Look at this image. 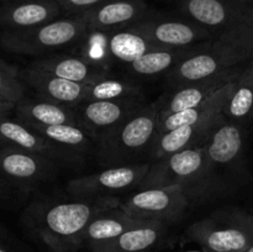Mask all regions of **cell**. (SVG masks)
I'll use <instances>...</instances> for the list:
<instances>
[{
	"label": "cell",
	"instance_id": "obj_38",
	"mask_svg": "<svg viewBox=\"0 0 253 252\" xmlns=\"http://www.w3.org/2000/svg\"><path fill=\"white\" fill-rule=\"evenodd\" d=\"M204 252H212V251H209V250H204Z\"/></svg>",
	"mask_w": 253,
	"mask_h": 252
},
{
	"label": "cell",
	"instance_id": "obj_34",
	"mask_svg": "<svg viewBox=\"0 0 253 252\" xmlns=\"http://www.w3.org/2000/svg\"><path fill=\"white\" fill-rule=\"evenodd\" d=\"M5 236V229L2 227V225L0 224V237H4Z\"/></svg>",
	"mask_w": 253,
	"mask_h": 252
},
{
	"label": "cell",
	"instance_id": "obj_4",
	"mask_svg": "<svg viewBox=\"0 0 253 252\" xmlns=\"http://www.w3.org/2000/svg\"><path fill=\"white\" fill-rule=\"evenodd\" d=\"M160 99L147 103L104 136L96 145V162L101 167L131 165L133 160L147 153L157 135Z\"/></svg>",
	"mask_w": 253,
	"mask_h": 252
},
{
	"label": "cell",
	"instance_id": "obj_18",
	"mask_svg": "<svg viewBox=\"0 0 253 252\" xmlns=\"http://www.w3.org/2000/svg\"><path fill=\"white\" fill-rule=\"evenodd\" d=\"M24 82L36 91L37 96L61 105L73 106L85 101L88 84L68 81L27 66Z\"/></svg>",
	"mask_w": 253,
	"mask_h": 252
},
{
	"label": "cell",
	"instance_id": "obj_16",
	"mask_svg": "<svg viewBox=\"0 0 253 252\" xmlns=\"http://www.w3.org/2000/svg\"><path fill=\"white\" fill-rule=\"evenodd\" d=\"M61 11L56 0H11L0 6V26L5 31L34 29L58 19Z\"/></svg>",
	"mask_w": 253,
	"mask_h": 252
},
{
	"label": "cell",
	"instance_id": "obj_5",
	"mask_svg": "<svg viewBox=\"0 0 253 252\" xmlns=\"http://www.w3.org/2000/svg\"><path fill=\"white\" fill-rule=\"evenodd\" d=\"M83 15L58 17L51 22L27 30L4 31L0 44L7 52L26 56H41L77 46L88 34Z\"/></svg>",
	"mask_w": 253,
	"mask_h": 252
},
{
	"label": "cell",
	"instance_id": "obj_28",
	"mask_svg": "<svg viewBox=\"0 0 253 252\" xmlns=\"http://www.w3.org/2000/svg\"><path fill=\"white\" fill-rule=\"evenodd\" d=\"M125 99H145V96L137 84L127 79L111 77L110 74L88 84L85 101Z\"/></svg>",
	"mask_w": 253,
	"mask_h": 252
},
{
	"label": "cell",
	"instance_id": "obj_3",
	"mask_svg": "<svg viewBox=\"0 0 253 252\" xmlns=\"http://www.w3.org/2000/svg\"><path fill=\"white\" fill-rule=\"evenodd\" d=\"M177 187L192 200H205L224 190L225 183L210 167L203 148H187L151 163L137 189Z\"/></svg>",
	"mask_w": 253,
	"mask_h": 252
},
{
	"label": "cell",
	"instance_id": "obj_21",
	"mask_svg": "<svg viewBox=\"0 0 253 252\" xmlns=\"http://www.w3.org/2000/svg\"><path fill=\"white\" fill-rule=\"evenodd\" d=\"M207 42L179 48H155L126 66V68L132 74L140 77L166 76L180 62L204 49Z\"/></svg>",
	"mask_w": 253,
	"mask_h": 252
},
{
	"label": "cell",
	"instance_id": "obj_26",
	"mask_svg": "<svg viewBox=\"0 0 253 252\" xmlns=\"http://www.w3.org/2000/svg\"><path fill=\"white\" fill-rule=\"evenodd\" d=\"M224 116L244 125L253 118V59L246 63L237 78L232 95L222 110Z\"/></svg>",
	"mask_w": 253,
	"mask_h": 252
},
{
	"label": "cell",
	"instance_id": "obj_8",
	"mask_svg": "<svg viewBox=\"0 0 253 252\" xmlns=\"http://www.w3.org/2000/svg\"><path fill=\"white\" fill-rule=\"evenodd\" d=\"M151 163H131V165L109 167L93 174L83 175L69 180L67 192L76 198L116 197L125 190L137 189L146 177Z\"/></svg>",
	"mask_w": 253,
	"mask_h": 252
},
{
	"label": "cell",
	"instance_id": "obj_11",
	"mask_svg": "<svg viewBox=\"0 0 253 252\" xmlns=\"http://www.w3.org/2000/svg\"><path fill=\"white\" fill-rule=\"evenodd\" d=\"M128 29L138 32L157 48H179L208 41L214 34L189 19L146 17Z\"/></svg>",
	"mask_w": 253,
	"mask_h": 252
},
{
	"label": "cell",
	"instance_id": "obj_6",
	"mask_svg": "<svg viewBox=\"0 0 253 252\" xmlns=\"http://www.w3.org/2000/svg\"><path fill=\"white\" fill-rule=\"evenodd\" d=\"M187 236L203 250L245 252L253 244V216L237 209H222L190 225Z\"/></svg>",
	"mask_w": 253,
	"mask_h": 252
},
{
	"label": "cell",
	"instance_id": "obj_27",
	"mask_svg": "<svg viewBox=\"0 0 253 252\" xmlns=\"http://www.w3.org/2000/svg\"><path fill=\"white\" fill-rule=\"evenodd\" d=\"M157 48L147 39L131 29H121L110 32L108 49L110 58L116 63L128 66L140 57Z\"/></svg>",
	"mask_w": 253,
	"mask_h": 252
},
{
	"label": "cell",
	"instance_id": "obj_20",
	"mask_svg": "<svg viewBox=\"0 0 253 252\" xmlns=\"http://www.w3.org/2000/svg\"><path fill=\"white\" fill-rule=\"evenodd\" d=\"M16 119L29 125L30 127L37 126H54L63 124H76L73 109L61 105L42 98H24L15 105Z\"/></svg>",
	"mask_w": 253,
	"mask_h": 252
},
{
	"label": "cell",
	"instance_id": "obj_29",
	"mask_svg": "<svg viewBox=\"0 0 253 252\" xmlns=\"http://www.w3.org/2000/svg\"><path fill=\"white\" fill-rule=\"evenodd\" d=\"M109 35L110 32L89 30L85 37L77 44V46H81L78 53L79 56L95 66L109 71V66L113 63L108 49Z\"/></svg>",
	"mask_w": 253,
	"mask_h": 252
},
{
	"label": "cell",
	"instance_id": "obj_7",
	"mask_svg": "<svg viewBox=\"0 0 253 252\" xmlns=\"http://www.w3.org/2000/svg\"><path fill=\"white\" fill-rule=\"evenodd\" d=\"M190 203L192 200L180 188H146L120 200L119 208L135 219L168 225L179 221L189 209Z\"/></svg>",
	"mask_w": 253,
	"mask_h": 252
},
{
	"label": "cell",
	"instance_id": "obj_12",
	"mask_svg": "<svg viewBox=\"0 0 253 252\" xmlns=\"http://www.w3.org/2000/svg\"><path fill=\"white\" fill-rule=\"evenodd\" d=\"M244 66L245 64L234 67L216 76L208 77V78L200 79L193 83L183 84L174 89H168L167 93L162 94L158 98L161 103L160 113H158V125L172 114L199 105L222 86L236 81Z\"/></svg>",
	"mask_w": 253,
	"mask_h": 252
},
{
	"label": "cell",
	"instance_id": "obj_23",
	"mask_svg": "<svg viewBox=\"0 0 253 252\" xmlns=\"http://www.w3.org/2000/svg\"><path fill=\"white\" fill-rule=\"evenodd\" d=\"M236 81L222 86L221 89H219L216 93L212 94L211 96H209L207 100H204L199 105L194 106V108L185 109V110L172 114L168 118H166L158 125L157 135L174 130V128L180 127V126L194 125V124L200 123L203 120H208V119H212L219 115V114H221L225 105L229 101L230 96L234 93Z\"/></svg>",
	"mask_w": 253,
	"mask_h": 252
},
{
	"label": "cell",
	"instance_id": "obj_24",
	"mask_svg": "<svg viewBox=\"0 0 253 252\" xmlns=\"http://www.w3.org/2000/svg\"><path fill=\"white\" fill-rule=\"evenodd\" d=\"M141 222L143 220L131 217L119 207L105 210L89 222L84 231V242L93 250L116 239Z\"/></svg>",
	"mask_w": 253,
	"mask_h": 252
},
{
	"label": "cell",
	"instance_id": "obj_13",
	"mask_svg": "<svg viewBox=\"0 0 253 252\" xmlns=\"http://www.w3.org/2000/svg\"><path fill=\"white\" fill-rule=\"evenodd\" d=\"M180 10L189 20L216 35L253 17V5L232 0H182Z\"/></svg>",
	"mask_w": 253,
	"mask_h": 252
},
{
	"label": "cell",
	"instance_id": "obj_37",
	"mask_svg": "<svg viewBox=\"0 0 253 252\" xmlns=\"http://www.w3.org/2000/svg\"><path fill=\"white\" fill-rule=\"evenodd\" d=\"M0 1H2V2H6V1H11V0H0Z\"/></svg>",
	"mask_w": 253,
	"mask_h": 252
},
{
	"label": "cell",
	"instance_id": "obj_2",
	"mask_svg": "<svg viewBox=\"0 0 253 252\" xmlns=\"http://www.w3.org/2000/svg\"><path fill=\"white\" fill-rule=\"evenodd\" d=\"M253 59V17L208 40L204 49L184 59L165 76L168 89L216 76Z\"/></svg>",
	"mask_w": 253,
	"mask_h": 252
},
{
	"label": "cell",
	"instance_id": "obj_35",
	"mask_svg": "<svg viewBox=\"0 0 253 252\" xmlns=\"http://www.w3.org/2000/svg\"><path fill=\"white\" fill-rule=\"evenodd\" d=\"M245 252H253V244L251 245V246H250L249 247V249H247L246 250V251H245Z\"/></svg>",
	"mask_w": 253,
	"mask_h": 252
},
{
	"label": "cell",
	"instance_id": "obj_17",
	"mask_svg": "<svg viewBox=\"0 0 253 252\" xmlns=\"http://www.w3.org/2000/svg\"><path fill=\"white\" fill-rule=\"evenodd\" d=\"M0 142L2 146L44 156L54 162L71 160V157L61 148L49 142L47 138L19 119L9 118V114H0Z\"/></svg>",
	"mask_w": 253,
	"mask_h": 252
},
{
	"label": "cell",
	"instance_id": "obj_22",
	"mask_svg": "<svg viewBox=\"0 0 253 252\" xmlns=\"http://www.w3.org/2000/svg\"><path fill=\"white\" fill-rule=\"evenodd\" d=\"M166 232L167 224L165 222L143 221L91 252H148L160 244Z\"/></svg>",
	"mask_w": 253,
	"mask_h": 252
},
{
	"label": "cell",
	"instance_id": "obj_25",
	"mask_svg": "<svg viewBox=\"0 0 253 252\" xmlns=\"http://www.w3.org/2000/svg\"><path fill=\"white\" fill-rule=\"evenodd\" d=\"M29 126V125H27ZM35 131L43 136L44 138L61 148L63 152H66L69 157L77 158L79 156L86 155L91 152L96 142L94 138L76 124H63V125L54 126H37L31 127Z\"/></svg>",
	"mask_w": 253,
	"mask_h": 252
},
{
	"label": "cell",
	"instance_id": "obj_30",
	"mask_svg": "<svg viewBox=\"0 0 253 252\" xmlns=\"http://www.w3.org/2000/svg\"><path fill=\"white\" fill-rule=\"evenodd\" d=\"M25 96V84L17 67L0 59V98L16 105Z\"/></svg>",
	"mask_w": 253,
	"mask_h": 252
},
{
	"label": "cell",
	"instance_id": "obj_33",
	"mask_svg": "<svg viewBox=\"0 0 253 252\" xmlns=\"http://www.w3.org/2000/svg\"><path fill=\"white\" fill-rule=\"evenodd\" d=\"M235 2H239V4H245V5H253V0H232Z\"/></svg>",
	"mask_w": 253,
	"mask_h": 252
},
{
	"label": "cell",
	"instance_id": "obj_10",
	"mask_svg": "<svg viewBox=\"0 0 253 252\" xmlns=\"http://www.w3.org/2000/svg\"><path fill=\"white\" fill-rule=\"evenodd\" d=\"M146 104L147 101L145 99L94 100L83 101L72 109L77 124L83 127L98 145L104 136L118 127Z\"/></svg>",
	"mask_w": 253,
	"mask_h": 252
},
{
	"label": "cell",
	"instance_id": "obj_39",
	"mask_svg": "<svg viewBox=\"0 0 253 252\" xmlns=\"http://www.w3.org/2000/svg\"><path fill=\"white\" fill-rule=\"evenodd\" d=\"M1 184H2V183H1V182H0V188H1Z\"/></svg>",
	"mask_w": 253,
	"mask_h": 252
},
{
	"label": "cell",
	"instance_id": "obj_36",
	"mask_svg": "<svg viewBox=\"0 0 253 252\" xmlns=\"http://www.w3.org/2000/svg\"><path fill=\"white\" fill-rule=\"evenodd\" d=\"M0 252H9V251H7V250H5L2 246H0Z\"/></svg>",
	"mask_w": 253,
	"mask_h": 252
},
{
	"label": "cell",
	"instance_id": "obj_9",
	"mask_svg": "<svg viewBox=\"0 0 253 252\" xmlns=\"http://www.w3.org/2000/svg\"><path fill=\"white\" fill-rule=\"evenodd\" d=\"M210 167L220 172H237L244 161L245 135L242 125L220 114L200 142Z\"/></svg>",
	"mask_w": 253,
	"mask_h": 252
},
{
	"label": "cell",
	"instance_id": "obj_1",
	"mask_svg": "<svg viewBox=\"0 0 253 252\" xmlns=\"http://www.w3.org/2000/svg\"><path fill=\"white\" fill-rule=\"evenodd\" d=\"M57 203H35L25 216L37 236L56 252H68L84 242L89 222L105 210L118 208V197L76 198Z\"/></svg>",
	"mask_w": 253,
	"mask_h": 252
},
{
	"label": "cell",
	"instance_id": "obj_40",
	"mask_svg": "<svg viewBox=\"0 0 253 252\" xmlns=\"http://www.w3.org/2000/svg\"><path fill=\"white\" fill-rule=\"evenodd\" d=\"M252 121H253V118H252Z\"/></svg>",
	"mask_w": 253,
	"mask_h": 252
},
{
	"label": "cell",
	"instance_id": "obj_32",
	"mask_svg": "<svg viewBox=\"0 0 253 252\" xmlns=\"http://www.w3.org/2000/svg\"><path fill=\"white\" fill-rule=\"evenodd\" d=\"M14 109H15L14 104L9 103V101L0 98V114H9L10 111L14 110Z\"/></svg>",
	"mask_w": 253,
	"mask_h": 252
},
{
	"label": "cell",
	"instance_id": "obj_31",
	"mask_svg": "<svg viewBox=\"0 0 253 252\" xmlns=\"http://www.w3.org/2000/svg\"><path fill=\"white\" fill-rule=\"evenodd\" d=\"M56 1L58 2L62 10L69 12L71 15H78L89 11L108 0H56Z\"/></svg>",
	"mask_w": 253,
	"mask_h": 252
},
{
	"label": "cell",
	"instance_id": "obj_14",
	"mask_svg": "<svg viewBox=\"0 0 253 252\" xmlns=\"http://www.w3.org/2000/svg\"><path fill=\"white\" fill-rule=\"evenodd\" d=\"M56 169L51 158L2 146L0 148V182L30 188L47 180Z\"/></svg>",
	"mask_w": 253,
	"mask_h": 252
},
{
	"label": "cell",
	"instance_id": "obj_15",
	"mask_svg": "<svg viewBox=\"0 0 253 252\" xmlns=\"http://www.w3.org/2000/svg\"><path fill=\"white\" fill-rule=\"evenodd\" d=\"M147 11V4L143 0H108L82 15L88 30L113 32L146 19Z\"/></svg>",
	"mask_w": 253,
	"mask_h": 252
},
{
	"label": "cell",
	"instance_id": "obj_19",
	"mask_svg": "<svg viewBox=\"0 0 253 252\" xmlns=\"http://www.w3.org/2000/svg\"><path fill=\"white\" fill-rule=\"evenodd\" d=\"M29 66L56 77L85 84L93 83L109 74V71L90 63L79 54H52L36 59Z\"/></svg>",
	"mask_w": 253,
	"mask_h": 252
}]
</instances>
